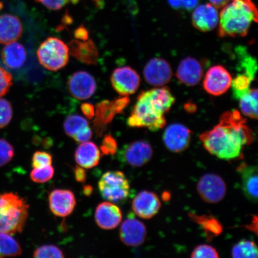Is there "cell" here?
<instances>
[{
	"instance_id": "6da1fadb",
	"label": "cell",
	"mask_w": 258,
	"mask_h": 258,
	"mask_svg": "<svg viewBox=\"0 0 258 258\" xmlns=\"http://www.w3.org/2000/svg\"><path fill=\"white\" fill-rule=\"evenodd\" d=\"M205 149L219 159H239L246 145L253 143V132L237 110L226 111L217 125L200 135Z\"/></svg>"
},
{
	"instance_id": "44dd1931",
	"label": "cell",
	"mask_w": 258,
	"mask_h": 258,
	"mask_svg": "<svg viewBox=\"0 0 258 258\" xmlns=\"http://www.w3.org/2000/svg\"><path fill=\"white\" fill-rule=\"evenodd\" d=\"M70 53L80 62L87 64H96L99 52L94 41L72 40L69 42Z\"/></svg>"
},
{
	"instance_id": "ab89813d",
	"label": "cell",
	"mask_w": 258,
	"mask_h": 258,
	"mask_svg": "<svg viewBox=\"0 0 258 258\" xmlns=\"http://www.w3.org/2000/svg\"><path fill=\"white\" fill-rule=\"evenodd\" d=\"M117 143L110 134L106 135L101 145V152L106 156L114 155L117 150Z\"/></svg>"
},
{
	"instance_id": "f546056e",
	"label": "cell",
	"mask_w": 258,
	"mask_h": 258,
	"mask_svg": "<svg viewBox=\"0 0 258 258\" xmlns=\"http://www.w3.org/2000/svg\"><path fill=\"white\" fill-rule=\"evenodd\" d=\"M88 125L89 122L86 119L79 115H70L63 122L64 132L72 138Z\"/></svg>"
},
{
	"instance_id": "1f68e13d",
	"label": "cell",
	"mask_w": 258,
	"mask_h": 258,
	"mask_svg": "<svg viewBox=\"0 0 258 258\" xmlns=\"http://www.w3.org/2000/svg\"><path fill=\"white\" fill-rule=\"evenodd\" d=\"M195 217L196 221L201 224L203 228L207 233L212 234L211 235H218L221 234L222 231V227L217 219L211 217H198V216H192Z\"/></svg>"
},
{
	"instance_id": "7bdbcfd3",
	"label": "cell",
	"mask_w": 258,
	"mask_h": 258,
	"mask_svg": "<svg viewBox=\"0 0 258 258\" xmlns=\"http://www.w3.org/2000/svg\"><path fill=\"white\" fill-rule=\"evenodd\" d=\"M81 109H82L83 114L89 120H92L95 117V108L94 106L90 104V103H83L82 105H81Z\"/></svg>"
},
{
	"instance_id": "83f0119b",
	"label": "cell",
	"mask_w": 258,
	"mask_h": 258,
	"mask_svg": "<svg viewBox=\"0 0 258 258\" xmlns=\"http://www.w3.org/2000/svg\"><path fill=\"white\" fill-rule=\"evenodd\" d=\"M236 53L239 59V67L244 74L253 81L255 79L257 72V62L255 59L247 52L246 48L238 47Z\"/></svg>"
},
{
	"instance_id": "8992f818",
	"label": "cell",
	"mask_w": 258,
	"mask_h": 258,
	"mask_svg": "<svg viewBox=\"0 0 258 258\" xmlns=\"http://www.w3.org/2000/svg\"><path fill=\"white\" fill-rule=\"evenodd\" d=\"M100 193L106 201L121 203L126 201L130 193V185L121 171H109L102 175L98 183Z\"/></svg>"
},
{
	"instance_id": "74e56055",
	"label": "cell",
	"mask_w": 258,
	"mask_h": 258,
	"mask_svg": "<svg viewBox=\"0 0 258 258\" xmlns=\"http://www.w3.org/2000/svg\"><path fill=\"white\" fill-rule=\"evenodd\" d=\"M219 254L214 247L207 244H201L197 246L192 251L191 257L192 258L219 257Z\"/></svg>"
},
{
	"instance_id": "d6a6232c",
	"label": "cell",
	"mask_w": 258,
	"mask_h": 258,
	"mask_svg": "<svg viewBox=\"0 0 258 258\" xmlns=\"http://www.w3.org/2000/svg\"><path fill=\"white\" fill-rule=\"evenodd\" d=\"M33 257L35 258H62L64 253L59 247L54 245L47 244L38 247L34 251Z\"/></svg>"
},
{
	"instance_id": "836d02e7",
	"label": "cell",
	"mask_w": 258,
	"mask_h": 258,
	"mask_svg": "<svg viewBox=\"0 0 258 258\" xmlns=\"http://www.w3.org/2000/svg\"><path fill=\"white\" fill-rule=\"evenodd\" d=\"M54 170L51 165L34 168L30 173L32 181L36 183H43L50 180L54 176Z\"/></svg>"
},
{
	"instance_id": "cb8c5ba5",
	"label": "cell",
	"mask_w": 258,
	"mask_h": 258,
	"mask_svg": "<svg viewBox=\"0 0 258 258\" xmlns=\"http://www.w3.org/2000/svg\"><path fill=\"white\" fill-rule=\"evenodd\" d=\"M74 157L80 166L89 169L98 165L101 152L94 143L87 141L77 147Z\"/></svg>"
},
{
	"instance_id": "f35d334b",
	"label": "cell",
	"mask_w": 258,
	"mask_h": 258,
	"mask_svg": "<svg viewBox=\"0 0 258 258\" xmlns=\"http://www.w3.org/2000/svg\"><path fill=\"white\" fill-rule=\"evenodd\" d=\"M13 85L11 73L0 67V98L7 94Z\"/></svg>"
},
{
	"instance_id": "7a4b0ae2",
	"label": "cell",
	"mask_w": 258,
	"mask_h": 258,
	"mask_svg": "<svg viewBox=\"0 0 258 258\" xmlns=\"http://www.w3.org/2000/svg\"><path fill=\"white\" fill-rule=\"evenodd\" d=\"M175 102V97L166 87L141 92L127 124L131 127H147L152 132L159 131L165 126L164 114L169 111Z\"/></svg>"
},
{
	"instance_id": "2e32d148",
	"label": "cell",
	"mask_w": 258,
	"mask_h": 258,
	"mask_svg": "<svg viewBox=\"0 0 258 258\" xmlns=\"http://www.w3.org/2000/svg\"><path fill=\"white\" fill-rule=\"evenodd\" d=\"M135 214L141 218L148 219L156 215L161 208V202L156 194L148 191L139 192L132 202Z\"/></svg>"
},
{
	"instance_id": "5bb4252c",
	"label": "cell",
	"mask_w": 258,
	"mask_h": 258,
	"mask_svg": "<svg viewBox=\"0 0 258 258\" xmlns=\"http://www.w3.org/2000/svg\"><path fill=\"white\" fill-rule=\"evenodd\" d=\"M48 204L56 217H66L72 214L76 207V197L69 189H54L48 196Z\"/></svg>"
},
{
	"instance_id": "3957f363",
	"label": "cell",
	"mask_w": 258,
	"mask_h": 258,
	"mask_svg": "<svg viewBox=\"0 0 258 258\" xmlns=\"http://www.w3.org/2000/svg\"><path fill=\"white\" fill-rule=\"evenodd\" d=\"M219 18V37H244L251 25L257 22V11L252 0H230L224 6Z\"/></svg>"
},
{
	"instance_id": "4dcf8cb0",
	"label": "cell",
	"mask_w": 258,
	"mask_h": 258,
	"mask_svg": "<svg viewBox=\"0 0 258 258\" xmlns=\"http://www.w3.org/2000/svg\"><path fill=\"white\" fill-rule=\"evenodd\" d=\"M253 82L249 77L244 74H239L232 82L233 94L235 99H239L241 96L249 91L250 84Z\"/></svg>"
},
{
	"instance_id": "277c9868",
	"label": "cell",
	"mask_w": 258,
	"mask_h": 258,
	"mask_svg": "<svg viewBox=\"0 0 258 258\" xmlns=\"http://www.w3.org/2000/svg\"><path fill=\"white\" fill-rule=\"evenodd\" d=\"M29 208L27 201L16 194H0V233H22L28 218Z\"/></svg>"
},
{
	"instance_id": "ffe728a7",
	"label": "cell",
	"mask_w": 258,
	"mask_h": 258,
	"mask_svg": "<svg viewBox=\"0 0 258 258\" xmlns=\"http://www.w3.org/2000/svg\"><path fill=\"white\" fill-rule=\"evenodd\" d=\"M203 74L201 63L191 57L182 59L176 71L177 79L180 82L188 86L198 85L202 79Z\"/></svg>"
},
{
	"instance_id": "d4e9b609",
	"label": "cell",
	"mask_w": 258,
	"mask_h": 258,
	"mask_svg": "<svg viewBox=\"0 0 258 258\" xmlns=\"http://www.w3.org/2000/svg\"><path fill=\"white\" fill-rule=\"evenodd\" d=\"M27 57V51L23 45L16 41L6 44L2 50V62L11 70L20 69L24 66Z\"/></svg>"
},
{
	"instance_id": "60d3db41",
	"label": "cell",
	"mask_w": 258,
	"mask_h": 258,
	"mask_svg": "<svg viewBox=\"0 0 258 258\" xmlns=\"http://www.w3.org/2000/svg\"><path fill=\"white\" fill-rule=\"evenodd\" d=\"M41 3L47 8L52 11H59L63 8L71 0H35Z\"/></svg>"
},
{
	"instance_id": "9c48e42d",
	"label": "cell",
	"mask_w": 258,
	"mask_h": 258,
	"mask_svg": "<svg viewBox=\"0 0 258 258\" xmlns=\"http://www.w3.org/2000/svg\"><path fill=\"white\" fill-rule=\"evenodd\" d=\"M113 89L121 96H128L136 92L140 87V75L130 67L117 68L111 74Z\"/></svg>"
},
{
	"instance_id": "9a60e30c",
	"label": "cell",
	"mask_w": 258,
	"mask_h": 258,
	"mask_svg": "<svg viewBox=\"0 0 258 258\" xmlns=\"http://www.w3.org/2000/svg\"><path fill=\"white\" fill-rule=\"evenodd\" d=\"M146 237L147 229L145 225L134 217H128L121 224L120 238L126 246H140L144 243Z\"/></svg>"
},
{
	"instance_id": "52a82bcc",
	"label": "cell",
	"mask_w": 258,
	"mask_h": 258,
	"mask_svg": "<svg viewBox=\"0 0 258 258\" xmlns=\"http://www.w3.org/2000/svg\"><path fill=\"white\" fill-rule=\"evenodd\" d=\"M130 102L127 96H122L114 100H104L96 105L95 118L93 120V128L98 136L102 137L114 119L116 114H121Z\"/></svg>"
},
{
	"instance_id": "ee69618b",
	"label": "cell",
	"mask_w": 258,
	"mask_h": 258,
	"mask_svg": "<svg viewBox=\"0 0 258 258\" xmlns=\"http://www.w3.org/2000/svg\"><path fill=\"white\" fill-rule=\"evenodd\" d=\"M74 37L77 40L81 41L88 40L89 37V31L83 25H80L74 31Z\"/></svg>"
},
{
	"instance_id": "4316f807",
	"label": "cell",
	"mask_w": 258,
	"mask_h": 258,
	"mask_svg": "<svg viewBox=\"0 0 258 258\" xmlns=\"http://www.w3.org/2000/svg\"><path fill=\"white\" fill-rule=\"evenodd\" d=\"M240 109L244 115L251 118L257 119V89H250L246 94L238 99Z\"/></svg>"
},
{
	"instance_id": "7c38bea8",
	"label": "cell",
	"mask_w": 258,
	"mask_h": 258,
	"mask_svg": "<svg viewBox=\"0 0 258 258\" xmlns=\"http://www.w3.org/2000/svg\"><path fill=\"white\" fill-rule=\"evenodd\" d=\"M68 89L74 98L83 101L94 95L96 83L91 74L85 71H80L70 77L68 81Z\"/></svg>"
},
{
	"instance_id": "e575fe53",
	"label": "cell",
	"mask_w": 258,
	"mask_h": 258,
	"mask_svg": "<svg viewBox=\"0 0 258 258\" xmlns=\"http://www.w3.org/2000/svg\"><path fill=\"white\" fill-rule=\"evenodd\" d=\"M14 147L8 141L0 138V167L10 163L14 159Z\"/></svg>"
},
{
	"instance_id": "c3c4849f",
	"label": "cell",
	"mask_w": 258,
	"mask_h": 258,
	"mask_svg": "<svg viewBox=\"0 0 258 258\" xmlns=\"http://www.w3.org/2000/svg\"><path fill=\"white\" fill-rule=\"evenodd\" d=\"M168 2L173 9H179L182 7L181 0H168Z\"/></svg>"
},
{
	"instance_id": "681fc988",
	"label": "cell",
	"mask_w": 258,
	"mask_h": 258,
	"mask_svg": "<svg viewBox=\"0 0 258 258\" xmlns=\"http://www.w3.org/2000/svg\"><path fill=\"white\" fill-rule=\"evenodd\" d=\"M93 191V188L91 185H87L84 186L83 193L86 196H91Z\"/></svg>"
},
{
	"instance_id": "d590c367",
	"label": "cell",
	"mask_w": 258,
	"mask_h": 258,
	"mask_svg": "<svg viewBox=\"0 0 258 258\" xmlns=\"http://www.w3.org/2000/svg\"><path fill=\"white\" fill-rule=\"evenodd\" d=\"M13 117L12 106L8 100L0 98V128L10 123Z\"/></svg>"
},
{
	"instance_id": "f1b7e54d",
	"label": "cell",
	"mask_w": 258,
	"mask_h": 258,
	"mask_svg": "<svg viewBox=\"0 0 258 258\" xmlns=\"http://www.w3.org/2000/svg\"><path fill=\"white\" fill-rule=\"evenodd\" d=\"M257 253L256 243L247 240H242L235 244L231 250V255L234 258H256Z\"/></svg>"
},
{
	"instance_id": "7dc6e473",
	"label": "cell",
	"mask_w": 258,
	"mask_h": 258,
	"mask_svg": "<svg viewBox=\"0 0 258 258\" xmlns=\"http://www.w3.org/2000/svg\"><path fill=\"white\" fill-rule=\"evenodd\" d=\"M209 1L215 7L219 9L223 8L230 2V0H209Z\"/></svg>"
},
{
	"instance_id": "e0dca14e",
	"label": "cell",
	"mask_w": 258,
	"mask_h": 258,
	"mask_svg": "<svg viewBox=\"0 0 258 258\" xmlns=\"http://www.w3.org/2000/svg\"><path fill=\"white\" fill-rule=\"evenodd\" d=\"M153 154V148L148 142L137 141L125 147L123 157L125 162L129 165L141 167L149 162Z\"/></svg>"
},
{
	"instance_id": "30bf717a",
	"label": "cell",
	"mask_w": 258,
	"mask_h": 258,
	"mask_svg": "<svg viewBox=\"0 0 258 258\" xmlns=\"http://www.w3.org/2000/svg\"><path fill=\"white\" fill-rule=\"evenodd\" d=\"M233 79L230 73L221 66L210 68L203 80V88L210 95L220 96L231 87Z\"/></svg>"
},
{
	"instance_id": "f6af8a7d",
	"label": "cell",
	"mask_w": 258,
	"mask_h": 258,
	"mask_svg": "<svg viewBox=\"0 0 258 258\" xmlns=\"http://www.w3.org/2000/svg\"><path fill=\"white\" fill-rule=\"evenodd\" d=\"M74 177L77 182L84 183L86 181L87 178L86 172L83 167L81 166H76L74 170Z\"/></svg>"
},
{
	"instance_id": "5b68a950",
	"label": "cell",
	"mask_w": 258,
	"mask_h": 258,
	"mask_svg": "<svg viewBox=\"0 0 258 258\" xmlns=\"http://www.w3.org/2000/svg\"><path fill=\"white\" fill-rule=\"evenodd\" d=\"M69 47L62 40L50 37L42 43L37 50L38 61L51 72L63 69L69 61Z\"/></svg>"
},
{
	"instance_id": "b9f144b4",
	"label": "cell",
	"mask_w": 258,
	"mask_h": 258,
	"mask_svg": "<svg viewBox=\"0 0 258 258\" xmlns=\"http://www.w3.org/2000/svg\"><path fill=\"white\" fill-rule=\"evenodd\" d=\"M92 137V129L90 128L89 125L84 128L83 130L79 132L73 137L74 140L77 143H83L85 142L89 141Z\"/></svg>"
},
{
	"instance_id": "7402d4cb",
	"label": "cell",
	"mask_w": 258,
	"mask_h": 258,
	"mask_svg": "<svg viewBox=\"0 0 258 258\" xmlns=\"http://www.w3.org/2000/svg\"><path fill=\"white\" fill-rule=\"evenodd\" d=\"M237 172L240 174L241 188L244 195L249 201H257V167L241 163L238 167Z\"/></svg>"
},
{
	"instance_id": "f907efd6",
	"label": "cell",
	"mask_w": 258,
	"mask_h": 258,
	"mask_svg": "<svg viewBox=\"0 0 258 258\" xmlns=\"http://www.w3.org/2000/svg\"><path fill=\"white\" fill-rule=\"evenodd\" d=\"M96 1H98V0H96Z\"/></svg>"
},
{
	"instance_id": "ac0fdd59",
	"label": "cell",
	"mask_w": 258,
	"mask_h": 258,
	"mask_svg": "<svg viewBox=\"0 0 258 258\" xmlns=\"http://www.w3.org/2000/svg\"><path fill=\"white\" fill-rule=\"evenodd\" d=\"M95 217L96 224L100 228L110 230L117 228L121 223L122 213L114 203L105 202L97 206Z\"/></svg>"
},
{
	"instance_id": "bcb514c9",
	"label": "cell",
	"mask_w": 258,
	"mask_h": 258,
	"mask_svg": "<svg viewBox=\"0 0 258 258\" xmlns=\"http://www.w3.org/2000/svg\"><path fill=\"white\" fill-rule=\"evenodd\" d=\"M199 0H181L182 7L187 11H192L198 6Z\"/></svg>"
},
{
	"instance_id": "ba28073f",
	"label": "cell",
	"mask_w": 258,
	"mask_h": 258,
	"mask_svg": "<svg viewBox=\"0 0 258 258\" xmlns=\"http://www.w3.org/2000/svg\"><path fill=\"white\" fill-rule=\"evenodd\" d=\"M197 189L203 201L215 204L225 198L227 186L220 176L215 173H206L199 180Z\"/></svg>"
},
{
	"instance_id": "8d00e7d4",
	"label": "cell",
	"mask_w": 258,
	"mask_h": 258,
	"mask_svg": "<svg viewBox=\"0 0 258 258\" xmlns=\"http://www.w3.org/2000/svg\"><path fill=\"white\" fill-rule=\"evenodd\" d=\"M52 156L45 151H38L35 152L32 157V166L33 168H41L51 165Z\"/></svg>"
},
{
	"instance_id": "4fadbf2b",
	"label": "cell",
	"mask_w": 258,
	"mask_h": 258,
	"mask_svg": "<svg viewBox=\"0 0 258 258\" xmlns=\"http://www.w3.org/2000/svg\"><path fill=\"white\" fill-rule=\"evenodd\" d=\"M146 82L155 87H162L169 83L172 71L168 62L161 58H153L148 61L144 69Z\"/></svg>"
},
{
	"instance_id": "484cf974",
	"label": "cell",
	"mask_w": 258,
	"mask_h": 258,
	"mask_svg": "<svg viewBox=\"0 0 258 258\" xmlns=\"http://www.w3.org/2000/svg\"><path fill=\"white\" fill-rule=\"evenodd\" d=\"M22 253L20 244L12 234L0 233V257L17 256Z\"/></svg>"
},
{
	"instance_id": "d6986e66",
	"label": "cell",
	"mask_w": 258,
	"mask_h": 258,
	"mask_svg": "<svg viewBox=\"0 0 258 258\" xmlns=\"http://www.w3.org/2000/svg\"><path fill=\"white\" fill-rule=\"evenodd\" d=\"M218 21L217 8L212 4L200 5L192 13V24L199 31H211L217 27Z\"/></svg>"
},
{
	"instance_id": "8fae6325",
	"label": "cell",
	"mask_w": 258,
	"mask_h": 258,
	"mask_svg": "<svg viewBox=\"0 0 258 258\" xmlns=\"http://www.w3.org/2000/svg\"><path fill=\"white\" fill-rule=\"evenodd\" d=\"M191 135V131L185 125L175 123L166 128L163 140L166 147L171 152L179 153L188 148Z\"/></svg>"
},
{
	"instance_id": "603a6c76",
	"label": "cell",
	"mask_w": 258,
	"mask_h": 258,
	"mask_svg": "<svg viewBox=\"0 0 258 258\" xmlns=\"http://www.w3.org/2000/svg\"><path fill=\"white\" fill-rule=\"evenodd\" d=\"M22 32L23 27L17 16L0 15V44H7L18 40Z\"/></svg>"
}]
</instances>
